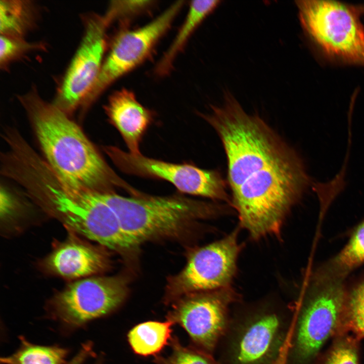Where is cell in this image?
Returning <instances> with one entry per match:
<instances>
[{
    "label": "cell",
    "mask_w": 364,
    "mask_h": 364,
    "mask_svg": "<svg viewBox=\"0 0 364 364\" xmlns=\"http://www.w3.org/2000/svg\"><path fill=\"white\" fill-rule=\"evenodd\" d=\"M12 180L43 212L69 232L98 243L132 263L140 245L124 231L114 212L97 193L73 186L60 176L36 152L22 157Z\"/></svg>",
    "instance_id": "1"
},
{
    "label": "cell",
    "mask_w": 364,
    "mask_h": 364,
    "mask_svg": "<svg viewBox=\"0 0 364 364\" xmlns=\"http://www.w3.org/2000/svg\"><path fill=\"white\" fill-rule=\"evenodd\" d=\"M19 99L44 159L63 179L97 193H113L116 189L130 196L140 192L114 172L80 127L54 103L34 91Z\"/></svg>",
    "instance_id": "2"
},
{
    "label": "cell",
    "mask_w": 364,
    "mask_h": 364,
    "mask_svg": "<svg viewBox=\"0 0 364 364\" xmlns=\"http://www.w3.org/2000/svg\"><path fill=\"white\" fill-rule=\"evenodd\" d=\"M98 194L114 211L125 233L139 245L148 241L185 240L194 233L199 220L222 210L214 203L181 193L157 196L142 193L129 197L115 192Z\"/></svg>",
    "instance_id": "3"
},
{
    "label": "cell",
    "mask_w": 364,
    "mask_h": 364,
    "mask_svg": "<svg viewBox=\"0 0 364 364\" xmlns=\"http://www.w3.org/2000/svg\"><path fill=\"white\" fill-rule=\"evenodd\" d=\"M308 183L302 162L294 151L253 174L232 192L242 226L254 239L278 234Z\"/></svg>",
    "instance_id": "4"
},
{
    "label": "cell",
    "mask_w": 364,
    "mask_h": 364,
    "mask_svg": "<svg viewBox=\"0 0 364 364\" xmlns=\"http://www.w3.org/2000/svg\"><path fill=\"white\" fill-rule=\"evenodd\" d=\"M201 116L221 141L232 192L253 174L292 151L262 119L247 113L230 93H225L222 106H212L210 114Z\"/></svg>",
    "instance_id": "5"
},
{
    "label": "cell",
    "mask_w": 364,
    "mask_h": 364,
    "mask_svg": "<svg viewBox=\"0 0 364 364\" xmlns=\"http://www.w3.org/2000/svg\"><path fill=\"white\" fill-rule=\"evenodd\" d=\"M295 3L304 31L326 58L364 67V27L353 5L332 0Z\"/></svg>",
    "instance_id": "6"
},
{
    "label": "cell",
    "mask_w": 364,
    "mask_h": 364,
    "mask_svg": "<svg viewBox=\"0 0 364 364\" xmlns=\"http://www.w3.org/2000/svg\"><path fill=\"white\" fill-rule=\"evenodd\" d=\"M125 275L96 276L76 280L49 301L55 318L70 327H80L117 309L128 293Z\"/></svg>",
    "instance_id": "7"
},
{
    "label": "cell",
    "mask_w": 364,
    "mask_h": 364,
    "mask_svg": "<svg viewBox=\"0 0 364 364\" xmlns=\"http://www.w3.org/2000/svg\"><path fill=\"white\" fill-rule=\"evenodd\" d=\"M239 251L237 231L194 251L183 269L167 280L165 303H172L191 293L228 287L236 272Z\"/></svg>",
    "instance_id": "8"
},
{
    "label": "cell",
    "mask_w": 364,
    "mask_h": 364,
    "mask_svg": "<svg viewBox=\"0 0 364 364\" xmlns=\"http://www.w3.org/2000/svg\"><path fill=\"white\" fill-rule=\"evenodd\" d=\"M297 324L291 349L299 361L311 358L333 333L345 312L340 278L325 275L312 286Z\"/></svg>",
    "instance_id": "9"
},
{
    "label": "cell",
    "mask_w": 364,
    "mask_h": 364,
    "mask_svg": "<svg viewBox=\"0 0 364 364\" xmlns=\"http://www.w3.org/2000/svg\"><path fill=\"white\" fill-rule=\"evenodd\" d=\"M104 150L122 172L171 183L180 193L229 202L225 184L217 170H206L194 164H176L135 155L115 146Z\"/></svg>",
    "instance_id": "10"
},
{
    "label": "cell",
    "mask_w": 364,
    "mask_h": 364,
    "mask_svg": "<svg viewBox=\"0 0 364 364\" xmlns=\"http://www.w3.org/2000/svg\"><path fill=\"white\" fill-rule=\"evenodd\" d=\"M236 295L229 287L185 295L172 303L167 318L183 327L194 347L211 355L229 326Z\"/></svg>",
    "instance_id": "11"
},
{
    "label": "cell",
    "mask_w": 364,
    "mask_h": 364,
    "mask_svg": "<svg viewBox=\"0 0 364 364\" xmlns=\"http://www.w3.org/2000/svg\"><path fill=\"white\" fill-rule=\"evenodd\" d=\"M183 5V1L176 2L149 23L122 32L116 38L84 105L92 102L116 79L146 60L170 28Z\"/></svg>",
    "instance_id": "12"
},
{
    "label": "cell",
    "mask_w": 364,
    "mask_h": 364,
    "mask_svg": "<svg viewBox=\"0 0 364 364\" xmlns=\"http://www.w3.org/2000/svg\"><path fill=\"white\" fill-rule=\"evenodd\" d=\"M109 24L104 15L92 16L86 21L81 43L53 103L68 115L83 105L96 82L104 61Z\"/></svg>",
    "instance_id": "13"
},
{
    "label": "cell",
    "mask_w": 364,
    "mask_h": 364,
    "mask_svg": "<svg viewBox=\"0 0 364 364\" xmlns=\"http://www.w3.org/2000/svg\"><path fill=\"white\" fill-rule=\"evenodd\" d=\"M286 322L281 314L271 310L257 312L242 320L230 342L229 364H272L290 329L287 330Z\"/></svg>",
    "instance_id": "14"
},
{
    "label": "cell",
    "mask_w": 364,
    "mask_h": 364,
    "mask_svg": "<svg viewBox=\"0 0 364 364\" xmlns=\"http://www.w3.org/2000/svg\"><path fill=\"white\" fill-rule=\"evenodd\" d=\"M56 246L41 263L48 274L68 280L100 276L112 267L108 249L79 239L75 234Z\"/></svg>",
    "instance_id": "15"
},
{
    "label": "cell",
    "mask_w": 364,
    "mask_h": 364,
    "mask_svg": "<svg viewBox=\"0 0 364 364\" xmlns=\"http://www.w3.org/2000/svg\"><path fill=\"white\" fill-rule=\"evenodd\" d=\"M104 109L109 122L118 130L129 152L140 154V145L153 121V114L142 105L131 91L122 88L113 93Z\"/></svg>",
    "instance_id": "16"
},
{
    "label": "cell",
    "mask_w": 364,
    "mask_h": 364,
    "mask_svg": "<svg viewBox=\"0 0 364 364\" xmlns=\"http://www.w3.org/2000/svg\"><path fill=\"white\" fill-rule=\"evenodd\" d=\"M220 1H194L190 5L186 18L169 48L159 63L157 71L166 74L178 53L202 21L219 5Z\"/></svg>",
    "instance_id": "17"
},
{
    "label": "cell",
    "mask_w": 364,
    "mask_h": 364,
    "mask_svg": "<svg viewBox=\"0 0 364 364\" xmlns=\"http://www.w3.org/2000/svg\"><path fill=\"white\" fill-rule=\"evenodd\" d=\"M173 323L148 321L138 324L128 333L127 340L133 351L147 356L159 352L170 341Z\"/></svg>",
    "instance_id": "18"
},
{
    "label": "cell",
    "mask_w": 364,
    "mask_h": 364,
    "mask_svg": "<svg viewBox=\"0 0 364 364\" xmlns=\"http://www.w3.org/2000/svg\"><path fill=\"white\" fill-rule=\"evenodd\" d=\"M19 348L12 355L2 357L3 364H66L68 350L57 346L32 344L20 337Z\"/></svg>",
    "instance_id": "19"
},
{
    "label": "cell",
    "mask_w": 364,
    "mask_h": 364,
    "mask_svg": "<svg viewBox=\"0 0 364 364\" xmlns=\"http://www.w3.org/2000/svg\"><path fill=\"white\" fill-rule=\"evenodd\" d=\"M32 7L28 1H1V35L22 38L32 24L33 17Z\"/></svg>",
    "instance_id": "20"
},
{
    "label": "cell",
    "mask_w": 364,
    "mask_h": 364,
    "mask_svg": "<svg viewBox=\"0 0 364 364\" xmlns=\"http://www.w3.org/2000/svg\"><path fill=\"white\" fill-rule=\"evenodd\" d=\"M364 262V222L355 231L350 240L333 262L332 274L340 278L345 273Z\"/></svg>",
    "instance_id": "21"
},
{
    "label": "cell",
    "mask_w": 364,
    "mask_h": 364,
    "mask_svg": "<svg viewBox=\"0 0 364 364\" xmlns=\"http://www.w3.org/2000/svg\"><path fill=\"white\" fill-rule=\"evenodd\" d=\"M170 344L171 353L166 357L157 356L154 359L156 364H217L211 355L194 347L184 346L177 337L172 338Z\"/></svg>",
    "instance_id": "22"
},
{
    "label": "cell",
    "mask_w": 364,
    "mask_h": 364,
    "mask_svg": "<svg viewBox=\"0 0 364 364\" xmlns=\"http://www.w3.org/2000/svg\"><path fill=\"white\" fill-rule=\"evenodd\" d=\"M345 312L349 328L357 336H364V282L346 299Z\"/></svg>",
    "instance_id": "23"
},
{
    "label": "cell",
    "mask_w": 364,
    "mask_h": 364,
    "mask_svg": "<svg viewBox=\"0 0 364 364\" xmlns=\"http://www.w3.org/2000/svg\"><path fill=\"white\" fill-rule=\"evenodd\" d=\"M42 44L30 43L22 38L1 35L0 64L4 67L10 62L26 53L37 49H41Z\"/></svg>",
    "instance_id": "24"
},
{
    "label": "cell",
    "mask_w": 364,
    "mask_h": 364,
    "mask_svg": "<svg viewBox=\"0 0 364 364\" xmlns=\"http://www.w3.org/2000/svg\"><path fill=\"white\" fill-rule=\"evenodd\" d=\"M151 1H115L110 4L105 16L110 24L117 19L138 15L151 7Z\"/></svg>",
    "instance_id": "25"
},
{
    "label": "cell",
    "mask_w": 364,
    "mask_h": 364,
    "mask_svg": "<svg viewBox=\"0 0 364 364\" xmlns=\"http://www.w3.org/2000/svg\"><path fill=\"white\" fill-rule=\"evenodd\" d=\"M325 364H358L354 346L348 341L338 344L331 352Z\"/></svg>",
    "instance_id": "26"
},
{
    "label": "cell",
    "mask_w": 364,
    "mask_h": 364,
    "mask_svg": "<svg viewBox=\"0 0 364 364\" xmlns=\"http://www.w3.org/2000/svg\"><path fill=\"white\" fill-rule=\"evenodd\" d=\"M93 343L88 341L82 344L77 354L66 364H83L88 357L94 355Z\"/></svg>",
    "instance_id": "27"
},
{
    "label": "cell",
    "mask_w": 364,
    "mask_h": 364,
    "mask_svg": "<svg viewBox=\"0 0 364 364\" xmlns=\"http://www.w3.org/2000/svg\"><path fill=\"white\" fill-rule=\"evenodd\" d=\"M290 345L285 343L282 347L279 353L272 364H288Z\"/></svg>",
    "instance_id": "28"
},
{
    "label": "cell",
    "mask_w": 364,
    "mask_h": 364,
    "mask_svg": "<svg viewBox=\"0 0 364 364\" xmlns=\"http://www.w3.org/2000/svg\"><path fill=\"white\" fill-rule=\"evenodd\" d=\"M354 7L355 10L360 15L364 14V4L355 5H354Z\"/></svg>",
    "instance_id": "29"
},
{
    "label": "cell",
    "mask_w": 364,
    "mask_h": 364,
    "mask_svg": "<svg viewBox=\"0 0 364 364\" xmlns=\"http://www.w3.org/2000/svg\"><path fill=\"white\" fill-rule=\"evenodd\" d=\"M101 360L98 361V362L96 364H101Z\"/></svg>",
    "instance_id": "30"
}]
</instances>
